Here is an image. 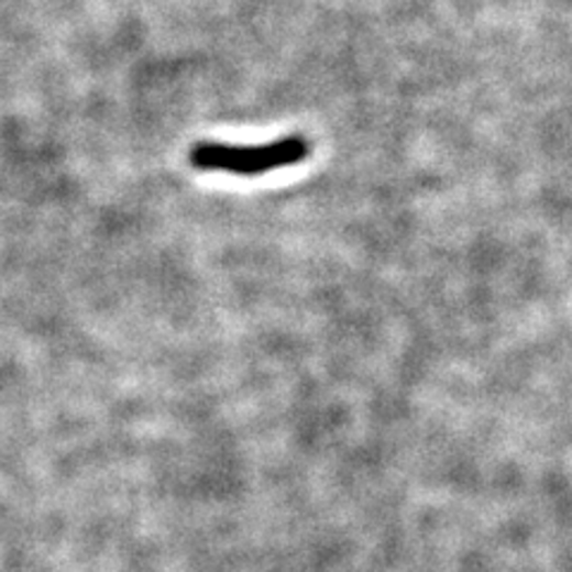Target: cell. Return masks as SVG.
I'll use <instances>...</instances> for the list:
<instances>
[{"label":"cell","mask_w":572,"mask_h":572,"mask_svg":"<svg viewBox=\"0 0 572 572\" xmlns=\"http://www.w3.org/2000/svg\"><path fill=\"white\" fill-rule=\"evenodd\" d=\"M310 141L306 136H286L261 146H234V143H196L189 161L196 169L227 172L234 177H261L282 167H294L308 161Z\"/></svg>","instance_id":"1"}]
</instances>
